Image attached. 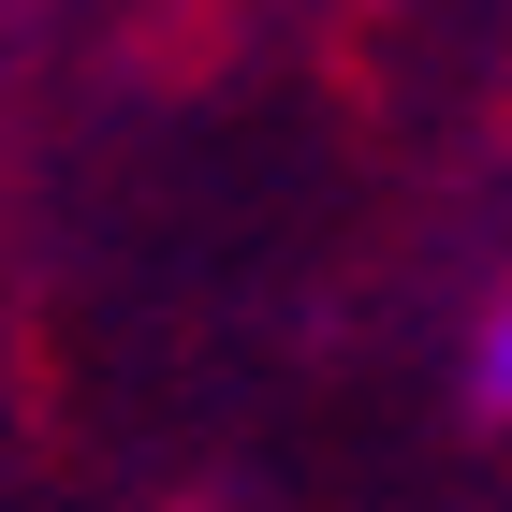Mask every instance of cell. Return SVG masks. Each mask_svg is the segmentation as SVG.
<instances>
[{"mask_svg": "<svg viewBox=\"0 0 512 512\" xmlns=\"http://www.w3.org/2000/svg\"><path fill=\"white\" fill-rule=\"evenodd\" d=\"M469 395H483V410H512V308L483 322V352H469Z\"/></svg>", "mask_w": 512, "mask_h": 512, "instance_id": "1", "label": "cell"}]
</instances>
